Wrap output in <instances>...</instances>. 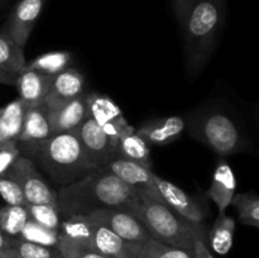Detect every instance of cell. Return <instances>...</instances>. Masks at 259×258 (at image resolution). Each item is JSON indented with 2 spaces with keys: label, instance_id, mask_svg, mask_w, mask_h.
<instances>
[{
  "label": "cell",
  "instance_id": "cell-26",
  "mask_svg": "<svg viewBox=\"0 0 259 258\" xmlns=\"http://www.w3.org/2000/svg\"><path fill=\"white\" fill-rule=\"evenodd\" d=\"M237 210L239 222L242 224L259 228V197L254 192H242L234 195L232 204Z\"/></svg>",
  "mask_w": 259,
  "mask_h": 258
},
{
  "label": "cell",
  "instance_id": "cell-29",
  "mask_svg": "<svg viewBox=\"0 0 259 258\" xmlns=\"http://www.w3.org/2000/svg\"><path fill=\"white\" fill-rule=\"evenodd\" d=\"M28 215L29 219L34 220L38 224L48 228V229L56 230L60 233L61 227V214L57 205L51 204H27Z\"/></svg>",
  "mask_w": 259,
  "mask_h": 258
},
{
  "label": "cell",
  "instance_id": "cell-12",
  "mask_svg": "<svg viewBox=\"0 0 259 258\" xmlns=\"http://www.w3.org/2000/svg\"><path fill=\"white\" fill-rule=\"evenodd\" d=\"M90 215L94 220L110 229L123 239L142 243L149 237L146 228L137 219L136 214L124 207H104Z\"/></svg>",
  "mask_w": 259,
  "mask_h": 258
},
{
  "label": "cell",
  "instance_id": "cell-13",
  "mask_svg": "<svg viewBox=\"0 0 259 258\" xmlns=\"http://www.w3.org/2000/svg\"><path fill=\"white\" fill-rule=\"evenodd\" d=\"M46 115L52 134L76 132L89 118L86 93L55 108H46Z\"/></svg>",
  "mask_w": 259,
  "mask_h": 258
},
{
  "label": "cell",
  "instance_id": "cell-33",
  "mask_svg": "<svg viewBox=\"0 0 259 258\" xmlns=\"http://www.w3.org/2000/svg\"><path fill=\"white\" fill-rule=\"evenodd\" d=\"M20 154L17 141L0 142V175H4Z\"/></svg>",
  "mask_w": 259,
  "mask_h": 258
},
{
  "label": "cell",
  "instance_id": "cell-30",
  "mask_svg": "<svg viewBox=\"0 0 259 258\" xmlns=\"http://www.w3.org/2000/svg\"><path fill=\"white\" fill-rule=\"evenodd\" d=\"M12 249L23 258H65L57 247L35 244L19 237H13Z\"/></svg>",
  "mask_w": 259,
  "mask_h": 258
},
{
  "label": "cell",
  "instance_id": "cell-6",
  "mask_svg": "<svg viewBox=\"0 0 259 258\" xmlns=\"http://www.w3.org/2000/svg\"><path fill=\"white\" fill-rule=\"evenodd\" d=\"M60 235L111 258H137L141 243L123 239L90 215H70L61 220Z\"/></svg>",
  "mask_w": 259,
  "mask_h": 258
},
{
  "label": "cell",
  "instance_id": "cell-15",
  "mask_svg": "<svg viewBox=\"0 0 259 258\" xmlns=\"http://www.w3.org/2000/svg\"><path fill=\"white\" fill-rule=\"evenodd\" d=\"M186 131V119L180 115L161 116L142 124L136 133L151 146H166L181 138Z\"/></svg>",
  "mask_w": 259,
  "mask_h": 258
},
{
  "label": "cell",
  "instance_id": "cell-28",
  "mask_svg": "<svg viewBox=\"0 0 259 258\" xmlns=\"http://www.w3.org/2000/svg\"><path fill=\"white\" fill-rule=\"evenodd\" d=\"M19 238L27 240V242L35 243V244L57 247L58 239H60V233L38 224L34 220L28 219L25 225L23 227L22 232H20Z\"/></svg>",
  "mask_w": 259,
  "mask_h": 258
},
{
  "label": "cell",
  "instance_id": "cell-32",
  "mask_svg": "<svg viewBox=\"0 0 259 258\" xmlns=\"http://www.w3.org/2000/svg\"><path fill=\"white\" fill-rule=\"evenodd\" d=\"M57 248L61 250L65 258H111L103 254V253L96 252V250L81 247V245L76 244L72 240L62 237V235H60Z\"/></svg>",
  "mask_w": 259,
  "mask_h": 258
},
{
  "label": "cell",
  "instance_id": "cell-17",
  "mask_svg": "<svg viewBox=\"0 0 259 258\" xmlns=\"http://www.w3.org/2000/svg\"><path fill=\"white\" fill-rule=\"evenodd\" d=\"M52 76L24 67L17 75L15 86L18 98L25 106L43 105L46 95L52 83Z\"/></svg>",
  "mask_w": 259,
  "mask_h": 258
},
{
  "label": "cell",
  "instance_id": "cell-25",
  "mask_svg": "<svg viewBox=\"0 0 259 258\" xmlns=\"http://www.w3.org/2000/svg\"><path fill=\"white\" fill-rule=\"evenodd\" d=\"M137 258H195L194 249H184L148 237L141 243Z\"/></svg>",
  "mask_w": 259,
  "mask_h": 258
},
{
  "label": "cell",
  "instance_id": "cell-8",
  "mask_svg": "<svg viewBox=\"0 0 259 258\" xmlns=\"http://www.w3.org/2000/svg\"><path fill=\"white\" fill-rule=\"evenodd\" d=\"M86 104L89 118L93 119L115 143H118L124 133L134 128L128 123L121 109L110 96L98 91H90L86 93Z\"/></svg>",
  "mask_w": 259,
  "mask_h": 258
},
{
  "label": "cell",
  "instance_id": "cell-36",
  "mask_svg": "<svg viewBox=\"0 0 259 258\" xmlns=\"http://www.w3.org/2000/svg\"><path fill=\"white\" fill-rule=\"evenodd\" d=\"M12 240L13 237H10V235H8L7 233L0 229V252L10 249L12 248Z\"/></svg>",
  "mask_w": 259,
  "mask_h": 258
},
{
  "label": "cell",
  "instance_id": "cell-21",
  "mask_svg": "<svg viewBox=\"0 0 259 258\" xmlns=\"http://www.w3.org/2000/svg\"><path fill=\"white\" fill-rule=\"evenodd\" d=\"M235 233V220L234 218L227 215L225 212L219 214L214 225L211 227L209 235H207V244L217 254L225 255L230 252L233 247Z\"/></svg>",
  "mask_w": 259,
  "mask_h": 258
},
{
  "label": "cell",
  "instance_id": "cell-22",
  "mask_svg": "<svg viewBox=\"0 0 259 258\" xmlns=\"http://www.w3.org/2000/svg\"><path fill=\"white\" fill-rule=\"evenodd\" d=\"M25 109L27 106L19 98L3 106L0 115V133L3 141H17L22 132Z\"/></svg>",
  "mask_w": 259,
  "mask_h": 258
},
{
  "label": "cell",
  "instance_id": "cell-19",
  "mask_svg": "<svg viewBox=\"0 0 259 258\" xmlns=\"http://www.w3.org/2000/svg\"><path fill=\"white\" fill-rule=\"evenodd\" d=\"M51 134L52 132L47 120L45 106H27L22 132L17 139L19 151L38 144L39 142L47 139Z\"/></svg>",
  "mask_w": 259,
  "mask_h": 258
},
{
  "label": "cell",
  "instance_id": "cell-27",
  "mask_svg": "<svg viewBox=\"0 0 259 258\" xmlns=\"http://www.w3.org/2000/svg\"><path fill=\"white\" fill-rule=\"evenodd\" d=\"M28 219L29 215L25 205H5L0 207V229L10 237H19Z\"/></svg>",
  "mask_w": 259,
  "mask_h": 258
},
{
  "label": "cell",
  "instance_id": "cell-11",
  "mask_svg": "<svg viewBox=\"0 0 259 258\" xmlns=\"http://www.w3.org/2000/svg\"><path fill=\"white\" fill-rule=\"evenodd\" d=\"M86 156L96 168H105L116 157L118 143L113 141L95 121L88 118L76 131Z\"/></svg>",
  "mask_w": 259,
  "mask_h": 258
},
{
  "label": "cell",
  "instance_id": "cell-35",
  "mask_svg": "<svg viewBox=\"0 0 259 258\" xmlns=\"http://www.w3.org/2000/svg\"><path fill=\"white\" fill-rule=\"evenodd\" d=\"M207 237H199L195 238L194 240V255L195 258H215L210 250L209 244H207Z\"/></svg>",
  "mask_w": 259,
  "mask_h": 258
},
{
  "label": "cell",
  "instance_id": "cell-40",
  "mask_svg": "<svg viewBox=\"0 0 259 258\" xmlns=\"http://www.w3.org/2000/svg\"><path fill=\"white\" fill-rule=\"evenodd\" d=\"M0 115H2V108H0ZM0 142H3V139H2V133H0Z\"/></svg>",
  "mask_w": 259,
  "mask_h": 258
},
{
  "label": "cell",
  "instance_id": "cell-9",
  "mask_svg": "<svg viewBox=\"0 0 259 258\" xmlns=\"http://www.w3.org/2000/svg\"><path fill=\"white\" fill-rule=\"evenodd\" d=\"M105 168L113 172L124 184L132 187L139 199H149L153 201L163 202L156 185L157 175L152 169L119 157L111 159Z\"/></svg>",
  "mask_w": 259,
  "mask_h": 258
},
{
  "label": "cell",
  "instance_id": "cell-4",
  "mask_svg": "<svg viewBox=\"0 0 259 258\" xmlns=\"http://www.w3.org/2000/svg\"><path fill=\"white\" fill-rule=\"evenodd\" d=\"M186 129L192 138L218 156H232L249 148V142L238 119L229 109L219 105H209L194 111L186 119Z\"/></svg>",
  "mask_w": 259,
  "mask_h": 258
},
{
  "label": "cell",
  "instance_id": "cell-1",
  "mask_svg": "<svg viewBox=\"0 0 259 258\" xmlns=\"http://www.w3.org/2000/svg\"><path fill=\"white\" fill-rule=\"evenodd\" d=\"M57 205L63 218L89 215L104 207H124L136 214L138 195L108 168H98L57 190Z\"/></svg>",
  "mask_w": 259,
  "mask_h": 258
},
{
  "label": "cell",
  "instance_id": "cell-34",
  "mask_svg": "<svg viewBox=\"0 0 259 258\" xmlns=\"http://www.w3.org/2000/svg\"><path fill=\"white\" fill-rule=\"evenodd\" d=\"M195 2H196V0H172V3H174L175 14H176L177 20H179V23L181 25H184L185 22H186L187 15H189L190 10H191Z\"/></svg>",
  "mask_w": 259,
  "mask_h": 258
},
{
  "label": "cell",
  "instance_id": "cell-3",
  "mask_svg": "<svg viewBox=\"0 0 259 258\" xmlns=\"http://www.w3.org/2000/svg\"><path fill=\"white\" fill-rule=\"evenodd\" d=\"M225 18V0H196L185 30V58L190 75H197L211 57Z\"/></svg>",
  "mask_w": 259,
  "mask_h": 258
},
{
  "label": "cell",
  "instance_id": "cell-24",
  "mask_svg": "<svg viewBox=\"0 0 259 258\" xmlns=\"http://www.w3.org/2000/svg\"><path fill=\"white\" fill-rule=\"evenodd\" d=\"M72 63V55L66 51H56V52H47L37 56L32 61L27 62L25 67L42 72L48 76H55L61 71L71 67Z\"/></svg>",
  "mask_w": 259,
  "mask_h": 258
},
{
  "label": "cell",
  "instance_id": "cell-14",
  "mask_svg": "<svg viewBox=\"0 0 259 258\" xmlns=\"http://www.w3.org/2000/svg\"><path fill=\"white\" fill-rule=\"evenodd\" d=\"M156 185L161 194L163 204L169 209L176 211L189 222L194 224H202L205 220V210L199 205V202L184 191L181 187L164 180L162 177L156 176Z\"/></svg>",
  "mask_w": 259,
  "mask_h": 258
},
{
  "label": "cell",
  "instance_id": "cell-41",
  "mask_svg": "<svg viewBox=\"0 0 259 258\" xmlns=\"http://www.w3.org/2000/svg\"><path fill=\"white\" fill-rule=\"evenodd\" d=\"M2 73H3V72H2Z\"/></svg>",
  "mask_w": 259,
  "mask_h": 258
},
{
  "label": "cell",
  "instance_id": "cell-10",
  "mask_svg": "<svg viewBox=\"0 0 259 258\" xmlns=\"http://www.w3.org/2000/svg\"><path fill=\"white\" fill-rule=\"evenodd\" d=\"M46 0H17L3 25L2 32L24 48L39 19Z\"/></svg>",
  "mask_w": 259,
  "mask_h": 258
},
{
  "label": "cell",
  "instance_id": "cell-18",
  "mask_svg": "<svg viewBox=\"0 0 259 258\" xmlns=\"http://www.w3.org/2000/svg\"><path fill=\"white\" fill-rule=\"evenodd\" d=\"M235 190H237V179L232 166L225 159H219L215 166L211 185L207 190V196L217 205L219 214L225 212V210L232 204Z\"/></svg>",
  "mask_w": 259,
  "mask_h": 258
},
{
  "label": "cell",
  "instance_id": "cell-16",
  "mask_svg": "<svg viewBox=\"0 0 259 258\" xmlns=\"http://www.w3.org/2000/svg\"><path fill=\"white\" fill-rule=\"evenodd\" d=\"M83 89H85V76L77 68L67 67L53 76L51 88L43 101V106L55 108L61 104L67 103L85 93Z\"/></svg>",
  "mask_w": 259,
  "mask_h": 258
},
{
  "label": "cell",
  "instance_id": "cell-37",
  "mask_svg": "<svg viewBox=\"0 0 259 258\" xmlns=\"http://www.w3.org/2000/svg\"><path fill=\"white\" fill-rule=\"evenodd\" d=\"M15 81H17V75H8V73L0 72V85L15 86Z\"/></svg>",
  "mask_w": 259,
  "mask_h": 258
},
{
  "label": "cell",
  "instance_id": "cell-7",
  "mask_svg": "<svg viewBox=\"0 0 259 258\" xmlns=\"http://www.w3.org/2000/svg\"><path fill=\"white\" fill-rule=\"evenodd\" d=\"M5 174L17 181L24 194L27 204L57 205L56 191L46 182L39 168L28 157L19 154Z\"/></svg>",
  "mask_w": 259,
  "mask_h": 258
},
{
  "label": "cell",
  "instance_id": "cell-2",
  "mask_svg": "<svg viewBox=\"0 0 259 258\" xmlns=\"http://www.w3.org/2000/svg\"><path fill=\"white\" fill-rule=\"evenodd\" d=\"M35 166L60 186L72 184L89 172L98 169L83 151L76 132L51 134L47 139L20 149Z\"/></svg>",
  "mask_w": 259,
  "mask_h": 258
},
{
  "label": "cell",
  "instance_id": "cell-5",
  "mask_svg": "<svg viewBox=\"0 0 259 258\" xmlns=\"http://www.w3.org/2000/svg\"><path fill=\"white\" fill-rule=\"evenodd\" d=\"M136 217L149 237L175 247L194 249L195 238L207 237L204 225L189 222L163 202L139 199Z\"/></svg>",
  "mask_w": 259,
  "mask_h": 258
},
{
  "label": "cell",
  "instance_id": "cell-38",
  "mask_svg": "<svg viewBox=\"0 0 259 258\" xmlns=\"http://www.w3.org/2000/svg\"><path fill=\"white\" fill-rule=\"evenodd\" d=\"M0 258H23V257L18 255L17 253H15L14 250L10 248V249H7V250H3V252H0Z\"/></svg>",
  "mask_w": 259,
  "mask_h": 258
},
{
  "label": "cell",
  "instance_id": "cell-23",
  "mask_svg": "<svg viewBox=\"0 0 259 258\" xmlns=\"http://www.w3.org/2000/svg\"><path fill=\"white\" fill-rule=\"evenodd\" d=\"M27 65L23 47L0 30V72L18 75Z\"/></svg>",
  "mask_w": 259,
  "mask_h": 258
},
{
  "label": "cell",
  "instance_id": "cell-39",
  "mask_svg": "<svg viewBox=\"0 0 259 258\" xmlns=\"http://www.w3.org/2000/svg\"><path fill=\"white\" fill-rule=\"evenodd\" d=\"M8 2H9V0H0V9H2V8L4 7Z\"/></svg>",
  "mask_w": 259,
  "mask_h": 258
},
{
  "label": "cell",
  "instance_id": "cell-31",
  "mask_svg": "<svg viewBox=\"0 0 259 258\" xmlns=\"http://www.w3.org/2000/svg\"><path fill=\"white\" fill-rule=\"evenodd\" d=\"M0 195L7 205H27V200L20 186L7 174L0 175Z\"/></svg>",
  "mask_w": 259,
  "mask_h": 258
},
{
  "label": "cell",
  "instance_id": "cell-20",
  "mask_svg": "<svg viewBox=\"0 0 259 258\" xmlns=\"http://www.w3.org/2000/svg\"><path fill=\"white\" fill-rule=\"evenodd\" d=\"M116 157L138 163L146 168H152L151 147L136 133L134 128L119 138Z\"/></svg>",
  "mask_w": 259,
  "mask_h": 258
}]
</instances>
